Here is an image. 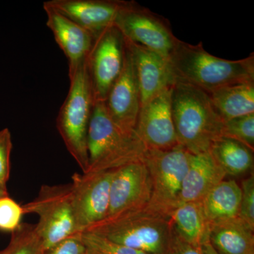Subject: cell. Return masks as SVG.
Returning <instances> with one entry per match:
<instances>
[{"label":"cell","mask_w":254,"mask_h":254,"mask_svg":"<svg viewBox=\"0 0 254 254\" xmlns=\"http://www.w3.org/2000/svg\"><path fill=\"white\" fill-rule=\"evenodd\" d=\"M168 61L176 81L207 93L254 82V53L242 60L222 59L205 51L201 42L194 46L179 39Z\"/></svg>","instance_id":"1"},{"label":"cell","mask_w":254,"mask_h":254,"mask_svg":"<svg viewBox=\"0 0 254 254\" xmlns=\"http://www.w3.org/2000/svg\"><path fill=\"white\" fill-rule=\"evenodd\" d=\"M171 107L179 144L191 154L208 152L213 142L222 136L225 122L203 90L176 81Z\"/></svg>","instance_id":"2"},{"label":"cell","mask_w":254,"mask_h":254,"mask_svg":"<svg viewBox=\"0 0 254 254\" xmlns=\"http://www.w3.org/2000/svg\"><path fill=\"white\" fill-rule=\"evenodd\" d=\"M171 227L170 218L145 206L108 217L83 232L133 250L163 254Z\"/></svg>","instance_id":"3"},{"label":"cell","mask_w":254,"mask_h":254,"mask_svg":"<svg viewBox=\"0 0 254 254\" xmlns=\"http://www.w3.org/2000/svg\"><path fill=\"white\" fill-rule=\"evenodd\" d=\"M87 173L115 170L143 160L147 148L136 134L128 136L113 123L104 103L93 105L87 137Z\"/></svg>","instance_id":"4"},{"label":"cell","mask_w":254,"mask_h":254,"mask_svg":"<svg viewBox=\"0 0 254 254\" xmlns=\"http://www.w3.org/2000/svg\"><path fill=\"white\" fill-rule=\"evenodd\" d=\"M66 99L57 118V128L68 153L86 173L88 168L87 137L93 108L86 60L71 76Z\"/></svg>","instance_id":"5"},{"label":"cell","mask_w":254,"mask_h":254,"mask_svg":"<svg viewBox=\"0 0 254 254\" xmlns=\"http://www.w3.org/2000/svg\"><path fill=\"white\" fill-rule=\"evenodd\" d=\"M191 153L179 145L168 150H148L143 156L151 180V196L147 207L168 217L180 202Z\"/></svg>","instance_id":"6"},{"label":"cell","mask_w":254,"mask_h":254,"mask_svg":"<svg viewBox=\"0 0 254 254\" xmlns=\"http://www.w3.org/2000/svg\"><path fill=\"white\" fill-rule=\"evenodd\" d=\"M22 206L24 215H38L35 228L45 251L78 233L71 203V184L43 185L36 198Z\"/></svg>","instance_id":"7"},{"label":"cell","mask_w":254,"mask_h":254,"mask_svg":"<svg viewBox=\"0 0 254 254\" xmlns=\"http://www.w3.org/2000/svg\"><path fill=\"white\" fill-rule=\"evenodd\" d=\"M126 39L115 24L95 37L86 58L93 105L104 103L125 64Z\"/></svg>","instance_id":"8"},{"label":"cell","mask_w":254,"mask_h":254,"mask_svg":"<svg viewBox=\"0 0 254 254\" xmlns=\"http://www.w3.org/2000/svg\"><path fill=\"white\" fill-rule=\"evenodd\" d=\"M115 25L128 41L153 50L168 60L179 40L168 19L133 1H126Z\"/></svg>","instance_id":"9"},{"label":"cell","mask_w":254,"mask_h":254,"mask_svg":"<svg viewBox=\"0 0 254 254\" xmlns=\"http://www.w3.org/2000/svg\"><path fill=\"white\" fill-rule=\"evenodd\" d=\"M115 170L74 173L71 177V203L78 233L108 216L110 184Z\"/></svg>","instance_id":"10"},{"label":"cell","mask_w":254,"mask_h":254,"mask_svg":"<svg viewBox=\"0 0 254 254\" xmlns=\"http://www.w3.org/2000/svg\"><path fill=\"white\" fill-rule=\"evenodd\" d=\"M173 86L155 95L140 110L135 133L148 150H168L180 145L172 113Z\"/></svg>","instance_id":"11"},{"label":"cell","mask_w":254,"mask_h":254,"mask_svg":"<svg viewBox=\"0 0 254 254\" xmlns=\"http://www.w3.org/2000/svg\"><path fill=\"white\" fill-rule=\"evenodd\" d=\"M125 64L104 102L107 113L120 131L128 136L136 134L137 121L141 110L136 69L126 40Z\"/></svg>","instance_id":"12"},{"label":"cell","mask_w":254,"mask_h":254,"mask_svg":"<svg viewBox=\"0 0 254 254\" xmlns=\"http://www.w3.org/2000/svg\"><path fill=\"white\" fill-rule=\"evenodd\" d=\"M151 196V180L143 160L115 169L110 184L108 217L144 208Z\"/></svg>","instance_id":"13"},{"label":"cell","mask_w":254,"mask_h":254,"mask_svg":"<svg viewBox=\"0 0 254 254\" xmlns=\"http://www.w3.org/2000/svg\"><path fill=\"white\" fill-rule=\"evenodd\" d=\"M123 0H50L44 4L77 23L96 37L115 24Z\"/></svg>","instance_id":"14"},{"label":"cell","mask_w":254,"mask_h":254,"mask_svg":"<svg viewBox=\"0 0 254 254\" xmlns=\"http://www.w3.org/2000/svg\"><path fill=\"white\" fill-rule=\"evenodd\" d=\"M127 41L134 63L141 108L164 89L173 86L176 78L168 59L145 47Z\"/></svg>","instance_id":"15"},{"label":"cell","mask_w":254,"mask_h":254,"mask_svg":"<svg viewBox=\"0 0 254 254\" xmlns=\"http://www.w3.org/2000/svg\"><path fill=\"white\" fill-rule=\"evenodd\" d=\"M43 9L47 15V26L67 58L70 76L86 61L95 38L89 31L44 3Z\"/></svg>","instance_id":"16"},{"label":"cell","mask_w":254,"mask_h":254,"mask_svg":"<svg viewBox=\"0 0 254 254\" xmlns=\"http://www.w3.org/2000/svg\"><path fill=\"white\" fill-rule=\"evenodd\" d=\"M226 177V174L209 152L191 154L179 204L186 202H201L208 192Z\"/></svg>","instance_id":"17"},{"label":"cell","mask_w":254,"mask_h":254,"mask_svg":"<svg viewBox=\"0 0 254 254\" xmlns=\"http://www.w3.org/2000/svg\"><path fill=\"white\" fill-rule=\"evenodd\" d=\"M254 229L240 217L210 224L209 243L219 254H254Z\"/></svg>","instance_id":"18"},{"label":"cell","mask_w":254,"mask_h":254,"mask_svg":"<svg viewBox=\"0 0 254 254\" xmlns=\"http://www.w3.org/2000/svg\"><path fill=\"white\" fill-rule=\"evenodd\" d=\"M169 218L178 235L190 245L201 248L209 242L210 222L205 216L202 202L180 203Z\"/></svg>","instance_id":"19"},{"label":"cell","mask_w":254,"mask_h":254,"mask_svg":"<svg viewBox=\"0 0 254 254\" xmlns=\"http://www.w3.org/2000/svg\"><path fill=\"white\" fill-rule=\"evenodd\" d=\"M208 94L224 122L254 114V82L224 87Z\"/></svg>","instance_id":"20"},{"label":"cell","mask_w":254,"mask_h":254,"mask_svg":"<svg viewBox=\"0 0 254 254\" xmlns=\"http://www.w3.org/2000/svg\"><path fill=\"white\" fill-rule=\"evenodd\" d=\"M241 198L242 189L235 180L220 182L201 201L210 224L239 217Z\"/></svg>","instance_id":"21"},{"label":"cell","mask_w":254,"mask_h":254,"mask_svg":"<svg viewBox=\"0 0 254 254\" xmlns=\"http://www.w3.org/2000/svg\"><path fill=\"white\" fill-rule=\"evenodd\" d=\"M208 152L227 177H239L253 170L254 150L236 140L220 137Z\"/></svg>","instance_id":"22"},{"label":"cell","mask_w":254,"mask_h":254,"mask_svg":"<svg viewBox=\"0 0 254 254\" xmlns=\"http://www.w3.org/2000/svg\"><path fill=\"white\" fill-rule=\"evenodd\" d=\"M42 241L37 235L35 225L21 223L11 233L9 245L0 254H44Z\"/></svg>","instance_id":"23"},{"label":"cell","mask_w":254,"mask_h":254,"mask_svg":"<svg viewBox=\"0 0 254 254\" xmlns=\"http://www.w3.org/2000/svg\"><path fill=\"white\" fill-rule=\"evenodd\" d=\"M81 237L86 254H153L128 248L90 232H81Z\"/></svg>","instance_id":"24"},{"label":"cell","mask_w":254,"mask_h":254,"mask_svg":"<svg viewBox=\"0 0 254 254\" xmlns=\"http://www.w3.org/2000/svg\"><path fill=\"white\" fill-rule=\"evenodd\" d=\"M222 136L240 141L254 150V114L225 122Z\"/></svg>","instance_id":"25"},{"label":"cell","mask_w":254,"mask_h":254,"mask_svg":"<svg viewBox=\"0 0 254 254\" xmlns=\"http://www.w3.org/2000/svg\"><path fill=\"white\" fill-rule=\"evenodd\" d=\"M24 212L22 205L9 195L0 198V230L12 233L21 225Z\"/></svg>","instance_id":"26"},{"label":"cell","mask_w":254,"mask_h":254,"mask_svg":"<svg viewBox=\"0 0 254 254\" xmlns=\"http://www.w3.org/2000/svg\"><path fill=\"white\" fill-rule=\"evenodd\" d=\"M240 186L242 189V198L239 217L254 229V174L244 180Z\"/></svg>","instance_id":"27"},{"label":"cell","mask_w":254,"mask_h":254,"mask_svg":"<svg viewBox=\"0 0 254 254\" xmlns=\"http://www.w3.org/2000/svg\"><path fill=\"white\" fill-rule=\"evenodd\" d=\"M12 138L9 128L0 131V187L6 188L10 175V156L12 150Z\"/></svg>","instance_id":"28"},{"label":"cell","mask_w":254,"mask_h":254,"mask_svg":"<svg viewBox=\"0 0 254 254\" xmlns=\"http://www.w3.org/2000/svg\"><path fill=\"white\" fill-rule=\"evenodd\" d=\"M163 254H203V253L201 248L190 245L182 238L172 225L170 236Z\"/></svg>","instance_id":"29"},{"label":"cell","mask_w":254,"mask_h":254,"mask_svg":"<svg viewBox=\"0 0 254 254\" xmlns=\"http://www.w3.org/2000/svg\"><path fill=\"white\" fill-rule=\"evenodd\" d=\"M44 254H86V252L81 233H77L45 251Z\"/></svg>","instance_id":"30"},{"label":"cell","mask_w":254,"mask_h":254,"mask_svg":"<svg viewBox=\"0 0 254 254\" xmlns=\"http://www.w3.org/2000/svg\"><path fill=\"white\" fill-rule=\"evenodd\" d=\"M201 250L203 254H219L216 251L214 250L213 247L209 243V242H206V243L202 246Z\"/></svg>","instance_id":"31"},{"label":"cell","mask_w":254,"mask_h":254,"mask_svg":"<svg viewBox=\"0 0 254 254\" xmlns=\"http://www.w3.org/2000/svg\"><path fill=\"white\" fill-rule=\"evenodd\" d=\"M6 195H9L7 190L0 187V198H1V197L6 196Z\"/></svg>","instance_id":"32"}]
</instances>
